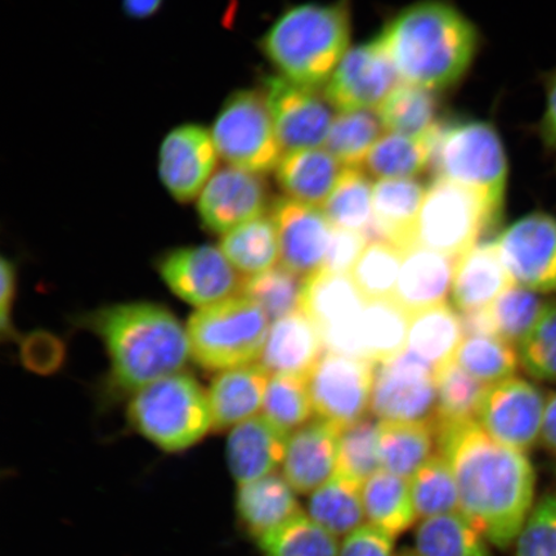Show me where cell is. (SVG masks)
<instances>
[{"label":"cell","mask_w":556,"mask_h":556,"mask_svg":"<svg viewBox=\"0 0 556 556\" xmlns=\"http://www.w3.org/2000/svg\"><path fill=\"white\" fill-rule=\"evenodd\" d=\"M454 359L485 386L516 377L520 365L516 345L493 336L465 337Z\"/></svg>","instance_id":"60d3db41"},{"label":"cell","mask_w":556,"mask_h":556,"mask_svg":"<svg viewBox=\"0 0 556 556\" xmlns=\"http://www.w3.org/2000/svg\"><path fill=\"white\" fill-rule=\"evenodd\" d=\"M464 340L460 315L443 303L409 319L407 348L438 368L451 363Z\"/></svg>","instance_id":"d6a6232c"},{"label":"cell","mask_w":556,"mask_h":556,"mask_svg":"<svg viewBox=\"0 0 556 556\" xmlns=\"http://www.w3.org/2000/svg\"><path fill=\"white\" fill-rule=\"evenodd\" d=\"M264 416L291 433L308 424L313 412L308 377L305 375H270Z\"/></svg>","instance_id":"bcb514c9"},{"label":"cell","mask_w":556,"mask_h":556,"mask_svg":"<svg viewBox=\"0 0 556 556\" xmlns=\"http://www.w3.org/2000/svg\"><path fill=\"white\" fill-rule=\"evenodd\" d=\"M370 242L363 232L333 228L328 253H326L323 267L319 270L351 275L353 267L356 266Z\"/></svg>","instance_id":"f5cc1de1"},{"label":"cell","mask_w":556,"mask_h":556,"mask_svg":"<svg viewBox=\"0 0 556 556\" xmlns=\"http://www.w3.org/2000/svg\"><path fill=\"white\" fill-rule=\"evenodd\" d=\"M381 469L409 479L430 457L437 446L433 421H379Z\"/></svg>","instance_id":"f546056e"},{"label":"cell","mask_w":556,"mask_h":556,"mask_svg":"<svg viewBox=\"0 0 556 556\" xmlns=\"http://www.w3.org/2000/svg\"><path fill=\"white\" fill-rule=\"evenodd\" d=\"M504 211L476 192L434 178L417 222V245L456 256L469 252L502 224Z\"/></svg>","instance_id":"ba28073f"},{"label":"cell","mask_w":556,"mask_h":556,"mask_svg":"<svg viewBox=\"0 0 556 556\" xmlns=\"http://www.w3.org/2000/svg\"><path fill=\"white\" fill-rule=\"evenodd\" d=\"M88 321L106 348L115 387L124 392L134 394L151 382L180 372L191 358L185 326L163 305H110L94 312Z\"/></svg>","instance_id":"3957f363"},{"label":"cell","mask_w":556,"mask_h":556,"mask_svg":"<svg viewBox=\"0 0 556 556\" xmlns=\"http://www.w3.org/2000/svg\"><path fill=\"white\" fill-rule=\"evenodd\" d=\"M402 80L379 38L351 48L324 87L331 106L377 111Z\"/></svg>","instance_id":"e0dca14e"},{"label":"cell","mask_w":556,"mask_h":556,"mask_svg":"<svg viewBox=\"0 0 556 556\" xmlns=\"http://www.w3.org/2000/svg\"><path fill=\"white\" fill-rule=\"evenodd\" d=\"M366 303L350 275L318 270L304 280L301 309L321 333L326 352L363 358L358 326Z\"/></svg>","instance_id":"7c38bea8"},{"label":"cell","mask_w":556,"mask_h":556,"mask_svg":"<svg viewBox=\"0 0 556 556\" xmlns=\"http://www.w3.org/2000/svg\"><path fill=\"white\" fill-rule=\"evenodd\" d=\"M456 256H451L421 245L403 253L401 273L394 301L409 316L446 303L452 290Z\"/></svg>","instance_id":"cb8c5ba5"},{"label":"cell","mask_w":556,"mask_h":556,"mask_svg":"<svg viewBox=\"0 0 556 556\" xmlns=\"http://www.w3.org/2000/svg\"><path fill=\"white\" fill-rule=\"evenodd\" d=\"M339 556H394V539L365 523L344 538Z\"/></svg>","instance_id":"db71d44e"},{"label":"cell","mask_w":556,"mask_h":556,"mask_svg":"<svg viewBox=\"0 0 556 556\" xmlns=\"http://www.w3.org/2000/svg\"><path fill=\"white\" fill-rule=\"evenodd\" d=\"M547 399L534 382L513 377L486 387L476 419L493 440L526 454L541 442Z\"/></svg>","instance_id":"4fadbf2b"},{"label":"cell","mask_w":556,"mask_h":556,"mask_svg":"<svg viewBox=\"0 0 556 556\" xmlns=\"http://www.w3.org/2000/svg\"><path fill=\"white\" fill-rule=\"evenodd\" d=\"M433 93L401 83L377 110L382 128L389 134L434 138L442 127L438 123V102Z\"/></svg>","instance_id":"d590c367"},{"label":"cell","mask_w":556,"mask_h":556,"mask_svg":"<svg viewBox=\"0 0 556 556\" xmlns=\"http://www.w3.org/2000/svg\"><path fill=\"white\" fill-rule=\"evenodd\" d=\"M324 351L321 333L301 309L270 325L260 364L269 375L308 377L312 368L324 356Z\"/></svg>","instance_id":"484cf974"},{"label":"cell","mask_w":556,"mask_h":556,"mask_svg":"<svg viewBox=\"0 0 556 556\" xmlns=\"http://www.w3.org/2000/svg\"><path fill=\"white\" fill-rule=\"evenodd\" d=\"M486 542L462 511L422 519L415 533L420 556H491Z\"/></svg>","instance_id":"8d00e7d4"},{"label":"cell","mask_w":556,"mask_h":556,"mask_svg":"<svg viewBox=\"0 0 556 556\" xmlns=\"http://www.w3.org/2000/svg\"><path fill=\"white\" fill-rule=\"evenodd\" d=\"M380 469L378 424L366 417L340 434L336 472L363 484Z\"/></svg>","instance_id":"c3c4849f"},{"label":"cell","mask_w":556,"mask_h":556,"mask_svg":"<svg viewBox=\"0 0 556 556\" xmlns=\"http://www.w3.org/2000/svg\"><path fill=\"white\" fill-rule=\"evenodd\" d=\"M409 319L412 316L393 298L367 302L358 326L363 358L379 364L405 351Z\"/></svg>","instance_id":"1f68e13d"},{"label":"cell","mask_w":556,"mask_h":556,"mask_svg":"<svg viewBox=\"0 0 556 556\" xmlns=\"http://www.w3.org/2000/svg\"><path fill=\"white\" fill-rule=\"evenodd\" d=\"M269 321L261 305L242 294L199 308L186 326L191 358L213 372L260 363Z\"/></svg>","instance_id":"8992f818"},{"label":"cell","mask_w":556,"mask_h":556,"mask_svg":"<svg viewBox=\"0 0 556 556\" xmlns=\"http://www.w3.org/2000/svg\"><path fill=\"white\" fill-rule=\"evenodd\" d=\"M397 556H420V555L417 554L416 552H408V551H406V552L401 553Z\"/></svg>","instance_id":"91938a15"},{"label":"cell","mask_w":556,"mask_h":556,"mask_svg":"<svg viewBox=\"0 0 556 556\" xmlns=\"http://www.w3.org/2000/svg\"><path fill=\"white\" fill-rule=\"evenodd\" d=\"M304 280L280 264L262 274L243 277L239 294L260 304L269 319L276 321L301 311Z\"/></svg>","instance_id":"f6af8a7d"},{"label":"cell","mask_w":556,"mask_h":556,"mask_svg":"<svg viewBox=\"0 0 556 556\" xmlns=\"http://www.w3.org/2000/svg\"><path fill=\"white\" fill-rule=\"evenodd\" d=\"M514 544V556H556V493L533 506Z\"/></svg>","instance_id":"816d5d0a"},{"label":"cell","mask_w":556,"mask_h":556,"mask_svg":"<svg viewBox=\"0 0 556 556\" xmlns=\"http://www.w3.org/2000/svg\"><path fill=\"white\" fill-rule=\"evenodd\" d=\"M212 137L229 166L263 174L276 169L283 155L264 94L242 89L228 97L215 119Z\"/></svg>","instance_id":"9c48e42d"},{"label":"cell","mask_w":556,"mask_h":556,"mask_svg":"<svg viewBox=\"0 0 556 556\" xmlns=\"http://www.w3.org/2000/svg\"><path fill=\"white\" fill-rule=\"evenodd\" d=\"M268 200V185L262 174L228 165L215 172L200 193L199 218L207 231L224 236L266 215Z\"/></svg>","instance_id":"ac0fdd59"},{"label":"cell","mask_w":556,"mask_h":556,"mask_svg":"<svg viewBox=\"0 0 556 556\" xmlns=\"http://www.w3.org/2000/svg\"><path fill=\"white\" fill-rule=\"evenodd\" d=\"M430 168L437 179L476 192L504 211L509 162L492 124L462 122L442 127L434 139Z\"/></svg>","instance_id":"52a82bcc"},{"label":"cell","mask_w":556,"mask_h":556,"mask_svg":"<svg viewBox=\"0 0 556 556\" xmlns=\"http://www.w3.org/2000/svg\"><path fill=\"white\" fill-rule=\"evenodd\" d=\"M219 248L242 277L276 267L280 243L273 215H262L231 229L222 238Z\"/></svg>","instance_id":"e575fe53"},{"label":"cell","mask_w":556,"mask_h":556,"mask_svg":"<svg viewBox=\"0 0 556 556\" xmlns=\"http://www.w3.org/2000/svg\"><path fill=\"white\" fill-rule=\"evenodd\" d=\"M541 443L556 455V393L548 395Z\"/></svg>","instance_id":"6f0895ef"},{"label":"cell","mask_w":556,"mask_h":556,"mask_svg":"<svg viewBox=\"0 0 556 556\" xmlns=\"http://www.w3.org/2000/svg\"><path fill=\"white\" fill-rule=\"evenodd\" d=\"M520 366L534 380L556 382V301H546L538 321L518 344Z\"/></svg>","instance_id":"f907efd6"},{"label":"cell","mask_w":556,"mask_h":556,"mask_svg":"<svg viewBox=\"0 0 556 556\" xmlns=\"http://www.w3.org/2000/svg\"><path fill=\"white\" fill-rule=\"evenodd\" d=\"M264 99L273 115L283 154L324 148L336 115L318 89L302 87L278 76L263 80Z\"/></svg>","instance_id":"2e32d148"},{"label":"cell","mask_w":556,"mask_h":556,"mask_svg":"<svg viewBox=\"0 0 556 556\" xmlns=\"http://www.w3.org/2000/svg\"><path fill=\"white\" fill-rule=\"evenodd\" d=\"M281 266L303 278L321 269L333 227L316 206L283 198L273 207Z\"/></svg>","instance_id":"ffe728a7"},{"label":"cell","mask_w":556,"mask_h":556,"mask_svg":"<svg viewBox=\"0 0 556 556\" xmlns=\"http://www.w3.org/2000/svg\"><path fill=\"white\" fill-rule=\"evenodd\" d=\"M514 282L540 295H556V218L532 212L507 226L495 240Z\"/></svg>","instance_id":"5bb4252c"},{"label":"cell","mask_w":556,"mask_h":556,"mask_svg":"<svg viewBox=\"0 0 556 556\" xmlns=\"http://www.w3.org/2000/svg\"><path fill=\"white\" fill-rule=\"evenodd\" d=\"M417 518L460 511V495L446 458L434 455L408 479Z\"/></svg>","instance_id":"7bdbcfd3"},{"label":"cell","mask_w":556,"mask_h":556,"mask_svg":"<svg viewBox=\"0 0 556 556\" xmlns=\"http://www.w3.org/2000/svg\"><path fill=\"white\" fill-rule=\"evenodd\" d=\"M437 370L406 348L375 368L371 413L379 421L432 420L437 409Z\"/></svg>","instance_id":"8fae6325"},{"label":"cell","mask_w":556,"mask_h":556,"mask_svg":"<svg viewBox=\"0 0 556 556\" xmlns=\"http://www.w3.org/2000/svg\"><path fill=\"white\" fill-rule=\"evenodd\" d=\"M270 375L260 363L217 374L208 388L213 430L226 432L263 409Z\"/></svg>","instance_id":"4316f807"},{"label":"cell","mask_w":556,"mask_h":556,"mask_svg":"<svg viewBox=\"0 0 556 556\" xmlns=\"http://www.w3.org/2000/svg\"><path fill=\"white\" fill-rule=\"evenodd\" d=\"M264 556H339L338 538L301 513L258 541Z\"/></svg>","instance_id":"ee69618b"},{"label":"cell","mask_w":556,"mask_h":556,"mask_svg":"<svg viewBox=\"0 0 556 556\" xmlns=\"http://www.w3.org/2000/svg\"><path fill=\"white\" fill-rule=\"evenodd\" d=\"M378 38L402 83L432 92L460 81L478 48L476 26L442 0L408 5Z\"/></svg>","instance_id":"7a4b0ae2"},{"label":"cell","mask_w":556,"mask_h":556,"mask_svg":"<svg viewBox=\"0 0 556 556\" xmlns=\"http://www.w3.org/2000/svg\"><path fill=\"white\" fill-rule=\"evenodd\" d=\"M156 268L173 294L198 309L239 294L243 278L220 248L212 245L170 250Z\"/></svg>","instance_id":"9a60e30c"},{"label":"cell","mask_w":556,"mask_h":556,"mask_svg":"<svg viewBox=\"0 0 556 556\" xmlns=\"http://www.w3.org/2000/svg\"><path fill=\"white\" fill-rule=\"evenodd\" d=\"M290 435L264 415L229 430L227 462L235 481L240 485L274 475L283 463Z\"/></svg>","instance_id":"7402d4cb"},{"label":"cell","mask_w":556,"mask_h":556,"mask_svg":"<svg viewBox=\"0 0 556 556\" xmlns=\"http://www.w3.org/2000/svg\"><path fill=\"white\" fill-rule=\"evenodd\" d=\"M366 523L395 539L417 519L409 481L380 469L363 483Z\"/></svg>","instance_id":"4dcf8cb0"},{"label":"cell","mask_w":556,"mask_h":556,"mask_svg":"<svg viewBox=\"0 0 556 556\" xmlns=\"http://www.w3.org/2000/svg\"><path fill=\"white\" fill-rule=\"evenodd\" d=\"M283 476L269 475L239 485L236 511L250 536L260 541L302 513Z\"/></svg>","instance_id":"f1b7e54d"},{"label":"cell","mask_w":556,"mask_h":556,"mask_svg":"<svg viewBox=\"0 0 556 556\" xmlns=\"http://www.w3.org/2000/svg\"><path fill=\"white\" fill-rule=\"evenodd\" d=\"M377 364L370 359L325 352L308 375L317 419L344 430L371 412Z\"/></svg>","instance_id":"30bf717a"},{"label":"cell","mask_w":556,"mask_h":556,"mask_svg":"<svg viewBox=\"0 0 556 556\" xmlns=\"http://www.w3.org/2000/svg\"><path fill=\"white\" fill-rule=\"evenodd\" d=\"M434 426L477 420L479 402L486 387L452 359L437 370Z\"/></svg>","instance_id":"b9f144b4"},{"label":"cell","mask_w":556,"mask_h":556,"mask_svg":"<svg viewBox=\"0 0 556 556\" xmlns=\"http://www.w3.org/2000/svg\"><path fill=\"white\" fill-rule=\"evenodd\" d=\"M307 516L333 536H348L366 521L363 484L336 472L311 493Z\"/></svg>","instance_id":"836d02e7"},{"label":"cell","mask_w":556,"mask_h":556,"mask_svg":"<svg viewBox=\"0 0 556 556\" xmlns=\"http://www.w3.org/2000/svg\"><path fill=\"white\" fill-rule=\"evenodd\" d=\"M127 416L137 433L165 452L189 450L213 430L207 391L184 371L131 394Z\"/></svg>","instance_id":"5b68a950"},{"label":"cell","mask_w":556,"mask_h":556,"mask_svg":"<svg viewBox=\"0 0 556 556\" xmlns=\"http://www.w3.org/2000/svg\"><path fill=\"white\" fill-rule=\"evenodd\" d=\"M545 302L534 291L519 287L517 283L513 285L489 305L495 336L518 346L521 339L538 321Z\"/></svg>","instance_id":"681fc988"},{"label":"cell","mask_w":556,"mask_h":556,"mask_svg":"<svg viewBox=\"0 0 556 556\" xmlns=\"http://www.w3.org/2000/svg\"><path fill=\"white\" fill-rule=\"evenodd\" d=\"M344 166L325 148L291 151L276 166V180L288 199L323 208Z\"/></svg>","instance_id":"83f0119b"},{"label":"cell","mask_w":556,"mask_h":556,"mask_svg":"<svg viewBox=\"0 0 556 556\" xmlns=\"http://www.w3.org/2000/svg\"><path fill=\"white\" fill-rule=\"evenodd\" d=\"M403 253L386 241H371L351 277L367 302L391 299L397 289Z\"/></svg>","instance_id":"7dc6e473"},{"label":"cell","mask_w":556,"mask_h":556,"mask_svg":"<svg viewBox=\"0 0 556 556\" xmlns=\"http://www.w3.org/2000/svg\"><path fill=\"white\" fill-rule=\"evenodd\" d=\"M217 156L211 130L199 124L179 125L160 148V179L178 203H190L213 177Z\"/></svg>","instance_id":"d6986e66"},{"label":"cell","mask_w":556,"mask_h":556,"mask_svg":"<svg viewBox=\"0 0 556 556\" xmlns=\"http://www.w3.org/2000/svg\"><path fill=\"white\" fill-rule=\"evenodd\" d=\"M513 285L495 240H485L457 260L452 302L460 313L483 309Z\"/></svg>","instance_id":"d4e9b609"},{"label":"cell","mask_w":556,"mask_h":556,"mask_svg":"<svg viewBox=\"0 0 556 556\" xmlns=\"http://www.w3.org/2000/svg\"><path fill=\"white\" fill-rule=\"evenodd\" d=\"M437 137V136H435ZM434 138L382 135L363 166L379 179H415L432 162Z\"/></svg>","instance_id":"74e56055"},{"label":"cell","mask_w":556,"mask_h":556,"mask_svg":"<svg viewBox=\"0 0 556 556\" xmlns=\"http://www.w3.org/2000/svg\"><path fill=\"white\" fill-rule=\"evenodd\" d=\"M382 129L377 111H343L336 115L324 148L344 168H363Z\"/></svg>","instance_id":"ab89813d"},{"label":"cell","mask_w":556,"mask_h":556,"mask_svg":"<svg viewBox=\"0 0 556 556\" xmlns=\"http://www.w3.org/2000/svg\"><path fill=\"white\" fill-rule=\"evenodd\" d=\"M545 92V109L536 125V134L548 154H556V66L542 75Z\"/></svg>","instance_id":"11a10c76"},{"label":"cell","mask_w":556,"mask_h":556,"mask_svg":"<svg viewBox=\"0 0 556 556\" xmlns=\"http://www.w3.org/2000/svg\"><path fill=\"white\" fill-rule=\"evenodd\" d=\"M16 267L11 261L2 260V291H0V330L3 339H13L16 336L13 326V304L17 288Z\"/></svg>","instance_id":"9f6ffc18"},{"label":"cell","mask_w":556,"mask_h":556,"mask_svg":"<svg viewBox=\"0 0 556 556\" xmlns=\"http://www.w3.org/2000/svg\"><path fill=\"white\" fill-rule=\"evenodd\" d=\"M342 432L333 424L316 419L290 435L282 476L296 493L311 495L336 475Z\"/></svg>","instance_id":"44dd1931"},{"label":"cell","mask_w":556,"mask_h":556,"mask_svg":"<svg viewBox=\"0 0 556 556\" xmlns=\"http://www.w3.org/2000/svg\"><path fill=\"white\" fill-rule=\"evenodd\" d=\"M372 199L370 176L361 168H345L321 211L333 228L363 232L368 238L372 226Z\"/></svg>","instance_id":"f35d334b"},{"label":"cell","mask_w":556,"mask_h":556,"mask_svg":"<svg viewBox=\"0 0 556 556\" xmlns=\"http://www.w3.org/2000/svg\"><path fill=\"white\" fill-rule=\"evenodd\" d=\"M454 472L460 511L498 548L516 542L533 509L536 472L525 452L493 440L477 420L434 426Z\"/></svg>","instance_id":"6da1fadb"},{"label":"cell","mask_w":556,"mask_h":556,"mask_svg":"<svg viewBox=\"0 0 556 556\" xmlns=\"http://www.w3.org/2000/svg\"><path fill=\"white\" fill-rule=\"evenodd\" d=\"M350 0L291 7L261 39V51L281 78L312 89L325 87L350 51Z\"/></svg>","instance_id":"277c9868"},{"label":"cell","mask_w":556,"mask_h":556,"mask_svg":"<svg viewBox=\"0 0 556 556\" xmlns=\"http://www.w3.org/2000/svg\"><path fill=\"white\" fill-rule=\"evenodd\" d=\"M164 0H123L125 15L134 20H146L162 9Z\"/></svg>","instance_id":"680465c9"},{"label":"cell","mask_w":556,"mask_h":556,"mask_svg":"<svg viewBox=\"0 0 556 556\" xmlns=\"http://www.w3.org/2000/svg\"><path fill=\"white\" fill-rule=\"evenodd\" d=\"M427 187L416 179H379L374 184L370 241H386L405 253L417 245L416 229Z\"/></svg>","instance_id":"603a6c76"}]
</instances>
